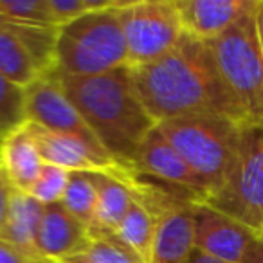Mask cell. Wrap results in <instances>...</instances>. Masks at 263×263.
<instances>
[{"label":"cell","mask_w":263,"mask_h":263,"mask_svg":"<svg viewBox=\"0 0 263 263\" xmlns=\"http://www.w3.org/2000/svg\"><path fill=\"white\" fill-rule=\"evenodd\" d=\"M132 81L155 123L195 114H218L247 121L229 94L208 42L184 33L155 62L130 67Z\"/></svg>","instance_id":"cell-1"},{"label":"cell","mask_w":263,"mask_h":263,"mask_svg":"<svg viewBox=\"0 0 263 263\" xmlns=\"http://www.w3.org/2000/svg\"><path fill=\"white\" fill-rule=\"evenodd\" d=\"M62 87L96 139L121 168L130 170L144 137L157 126L146 112L130 67L99 76H62Z\"/></svg>","instance_id":"cell-2"},{"label":"cell","mask_w":263,"mask_h":263,"mask_svg":"<svg viewBox=\"0 0 263 263\" xmlns=\"http://www.w3.org/2000/svg\"><path fill=\"white\" fill-rule=\"evenodd\" d=\"M117 2L58 27L56 70L62 76H99L128 67V52L121 29Z\"/></svg>","instance_id":"cell-3"},{"label":"cell","mask_w":263,"mask_h":263,"mask_svg":"<svg viewBox=\"0 0 263 263\" xmlns=\"http://www.w3.org/2000/svg\"><path fill=\"white\" fill-rule=\"evenodd\" d=\"M240 123L218 114H195L162 121L157 126L202 179L209 197L229 173L240 139Z\"/></svg>","instance_id":"cell-4"},{"label":"cell","mask_w":263,"mask_h":263,"mask_svg":"<svg viewBox=\"0 0 263 263\" xmlns=\"http://www.w3.org/2000/svg\"><path fill=\"white\" fill-rule=\"evenodd\" d=\"M208 44L220 76L243 117L263 119V54L256 27V6Z\"/></svg>","instance_id":"cell-5"},{"label":"cell","mask_w":263,"mask_h":263,"mask_svg":"<svg viewBox=\"0 0 263 263\" xmlns=\"http://www.w3.org/2000/svg\"><path fill=\"white\" fill-rule=\"evenodd\" d=\"M204 204L263 231V119L240 123V139L226 180Z\"/></svg>","instance_id":"cell-6"},{"label":"cell","mask_w":263,"mask_h":263,"mask_svg":"<svg viewBox=\"0 0 263 263\" xmlns=\"http://www.w3.org/2000/svg\"><path fill=\"white\" fill-rule=\"evenodd\" d=\"M128 67H143L170 52L184 31L175 0L121 2L117 8Z\"/></svg>","instance_id":"cell-7"},{"label":"cell","mask_w":263,"mask_h":263,"mask_svg":"<svg viewBox=\"0 0 263 263\" xmlns=\"http://www.w3.org/2000/svg\"><path fill=\"white\" fill-rule=\"evenodd\" d=\"M26 117L27 123L40 124L47 130L76 137L98 155L114 161L96 139L78 108L67 98L58 70L40 74L29 87H26Z\"/></svg>","instance_id":"cell-8"},{"label":"cell","mask_w":263,"mask_h":263,"mask_svg":"<svg viewBox=\"0 0 263 263\" xmlns=\"http://www.w3.org/2000/svg\"><path fill=\"white\" fill-rule=\"evenodd\" d=\"M195 247L226 263H247L252 258L261 233L213 209L193 204Z\"/></svg>","instance_id":"cell-9"},{"label":"cell","mask_w":263,"mask_h":263,"mask_svg":"<svg viewBox=\"0 0 263 263\" xmlns=\"http://www.w3.org/2000/svg\"><path fill=\"white\" fill-rule=\"evenodd\" d=\"M128 172L150 177L162 184L195 195L200 202L208 198V187L202 179L190 168L180 154L170 144L159 126L144 137Z\"/></svg>","instance_id":"cell-10"},{"label":"cell","mask_w":263,"mask_h":263,"mask_svg":"<svg viewBox=\"0 0 263 263\" xmlns=\"http://www.w3.org/2000/svg\"><path fill=\"white\" fill-rule=\"evenodd\" d=\"M182 31L211 42L256 6V0H175Z\"/></svg>","instance_id":"cell-11"},{"label":"cell","mask_w":263,"mask_h":263,"mask_svg":"<svg viewBox=\"0 0 263 263\" xmlns=\"http://www.w3.org/2000/svg\"><path fill=\"white\" fill-rule=\"evenodd\" d=\"M42 161L54 164L67 172H117L121 170L110 159H105L88 148L83 141L67 134L52 132L34 123H26ZM124 170V168H123Z\"/></svg>","instance_id":"cell-12"},{"label":"cell","mask_w":263,"mask_h":263,"mask_svg":"<svg viewBox=\"0 0 263 263\" xmlns=\"http://www.w3.org/2000/svg\"><path fill=\"white\" fill-rule=\"evenodd\" d=\"M148 263H184L195 251L193 204H175L155 215Z\"/></svg>","instance_id":"cell-13"},{"label":"cell","mask_w":263,"mask_h":263,"mask_svg":"<svg viewBox=\"0 0 263 263\" xmlns=\"http://www.w3.org/2000/svg\"><path fill=\"white\" fill-rule=\"evenodd\" d=\"M88 243V227L60 204L45 205L38 231V251L49 263L62 261L83 251Z\"/></svg>","instance_id":"cell-14"},{"label":"cell","mask_w":263,"mask_h":263,"mask_svg":"<svg viewBox=\"0 0 263 263\" xmlns=\"http://www.w3.org/2000/svg\"><path fill=\"white\" fill-rule=\"evenodd\" d=\"M128 170L117 172H90L98 191L96 215L88 227V234L116 233L130 205L134 204V187L128 182Z\"/></svg>","instance_id":"cell-15"},{"label":"cell","mask_w":263,"mask_h":263,"mask_svg":"<svg viewBox=\"0 0 263 263\" xmlns=\"http://www.w3.org/2000/svg\"><path fill=\"white\" fill-rule=\"evenodd\" d=\"M44 166L27 124L0 139V168L13 190L29 193Z\"/></svg>","instance_id":"cell-16"},{"label":"cell","mask_w":263,"mask_h":263,"mask_svg":"<svg viewBox=\"0 0 263 263\" xmlns=\"http://www.w3.org/2000/svg\"><path fill=\"white\" fill-rule=\"evenodd\" d=\"M44 213L45 205L40 204L36 198H33L29 193L13 190L2 238L29 259L49 263L42 258L40 251H38V231H40Z\"/></svg>","instance_id":"cell-17"},{"label":"cell","mask_w":263,"mask_h":263,"mask_svg":"<svg viewBox=\"0 0 263 263\" xmlns=\"http://www.w3.org/2000/svg\"><path fill=\"white\" fill-rule=\"evenodd\" d=\"M0 74L26 88L40 76L36 63L9 24L0 27Z\"/></svg>","instance_id":"cell-18"},{"label":"cell","mask_w":263,"mask_h":263,"mask_svg":"<svg viewBox=\"0 0 263 263\" xmlns=\"http://www.w3.org/2000/svg\"><path fill=\"white\" fill-rule=\"evenodd\" d=\"M155 223H157V218H155L154 213L136 198L116 231L117 236L136 252L144 263H148V259H150Z\"/></svg>","instance_id":"cell-19"},{"label":"cell","mask_w":263,"mask_h":263,"mask_svg":"<svg viewBox=\"0 0 263 263\" xmlns=\"http://www.w3.org/2000/svg\"><path fill=\"white\" fill-rule=\"evenodd\" d=\"M54 263H144L117 233L88 234L83 251Z\"/></svg>","instance_id":"cell-20"},{"label":"cell","mask_w":263,"mask_h":263,"mask_svg":"<svg viewBox=\"0 0 263 263\" xmlns=\"http://www.w3.org/2000/svg\"><path fill=\"white\" fill-rule=\"evenodd\" d=\"M62 205L74 218L90 227L96 215V205H98V191H96L90 172H70Z\"/></svg>","instance_id":"cell-21"},{"label":"cell","mask_w":263,"mask_h":263,"mask_svg":"<svg viewBox=\"0 0 263 263\" xmlns=\"http://www.w3.org/2000/svg\"><path fill=\"white\" fill-rule=\"evenodd\" d=\"M26 123V88L0 74V139Z\"/></svg>","instance_id":"cell-22"},{"label":"cell","mask_w":263,"mask_h":263,"mask_svg":"<svg viewBox=\"0 0 263 263\" xmlns=\"http://www.w3.org/2000/svg\"><path fill=\"white\" fill-rule=\"evenodd\" d=\"M0 16L8 24L58 27L49 11L47 0H0Z\"/></svg>","instance_id":"cell-23"},{"label":"cell","mask_w":263,"mask_h":263,"mask_svg":"<svg viewBox=\"0 0 263 263\" xmlns=\"http://www.w3.org/2000/svg\"><path fill=\"white\" fill-rule=\"evenodd\" d=\"M69 177L70 172L60 168V166L44 162V166L40 170V175H38L36 182L31 187L29 195L44 205L60 204L63 195H65Z\"/></svg>","instance_id":"cell-24"},{"label":"cell","mask_w":263,"mask_h":263,"mask_svg":"<svg viewBox=\"0 0 263 263\" xmlns=\"http://www.w3.org/2000/svg\"><path fill=\"white\" fill-rule=\"evenodd\" d=\"M47 6L52 20L58 27L88 13L87 0H47Z\"/></svg>","instance_id":"cell-25"},{"label":"cell","mask_w":263,"mask_h":263,"mask_svg":"<svg viewBox=\"0 0 263 263\" xmlns=\"http://www.w3.org/2000/svg\"><path fill=\"white\" fill-rule=\"evenodd\" d=\"M11 193H13V186L9 184L6 173L2 172V168H0V238H2L4 229H6V220H8Z\"/></svg>","instance_id":"cell-26"},{"label":"cell","mask_w":263,"mask_h":263,"mask_svg":"<svg viewBox=\"0 0 263 263\" xmlns=\"http://www.w3.org/2000/svg\"><path fill=\"white\" fill-rule=\"evenodd\" d=\"M0 263H42V261L29 259L16 247H13L9 241H6L4 238H0Z\"/></svg>","instance_id":"cell-27"},{"label":"cell","mask_w":263,"mask_h":263,"mask_svg":"<svg viewBox=\"0 0 263 263\" xmlns=\"http://www.w3.org/2000/svg\"><path fill=\"white\" fill-rule=\"evenodd\" d=\"M184 263H226V261H220V259L213 258V256L205 254V252L198 251V249L195 247V251L191 252L190 258H187Z\"/></svg>","instance_id":"cell-28"},{"label":"cell","mask_w":263,"mask_h":263,"mask_svg":"<svg viewBox=\"0 0 263 263\" xmlns=\"http://www.w3.org/2000/svg\"><path fill=\"white\" fill-rule=\"evenodd\" d=\"M256 27H258L259 47H261L263 54V0H258V4H256Z\"/></svg>","instance_id":"cell-29"},{"label":"cell","mask_w":263,"mask_h":263,"mask_svg":"<svg viewBox=\"0 0 263 263\" xmlns=\"http://www.w3.org/2000/svg\"><path fill=\"white\" fill-rule=\"evenodd\" d=\"M247 263H263V234H261V238H259L254 254H252V258L249 259Z\"/></svg>","instance_id":"cell-30"},{"label":"cell","mask_w":263,"mask_h":263,"mask_svg":"<svg viewBox=\"0 0 263 263\" xmlns=\"http://www.w3.org/2000/svg\"><path fill=\"white\" fill-rule=\"evenodd\" d=\"M6 24H8V22H6V20H4V18H2V16H0V27H4V26H6Z\"/></svg>","instance_id":"cell-31"},{"label":"cell","mask_w":263,"mask_h":263,"mask_svg":"<svg viewBox=\"0 0 263 263\" xmlns=\"http://www.w3.org/2000/svg\"><path fill=\"white\" fill-rule=\"evenodd\" d=\"M261 234H263V231H261Z\"/></svg>","instance_id":"cell-32"}]
</instances>
